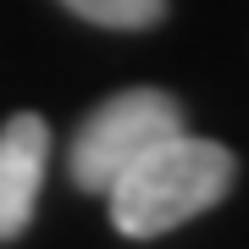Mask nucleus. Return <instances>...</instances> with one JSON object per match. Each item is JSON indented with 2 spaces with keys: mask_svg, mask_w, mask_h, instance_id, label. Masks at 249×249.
Here are the masks:
<instances>
[{
  "mask_svg": "<svg viewBox=\"0 0 249 249\" xmlns=\"http://www.w3.org/2000/svg\"><path fill=\"white\" fill-rule=\"evenodd\" d=\"M232 178H238V160H232L227 144L172 133L166 144H155L139 166H127L106 188L111 227L122 238H160V232L183 227L188 216L222 205Z\"/></svg>",
  "mask_w": 249,
  "mask_h": 249,
  "instance_id": "1",
  "label": "nucleus"
},
{
  "mask_svg": "<svg viewBox=\"0 0 249 249\" xmlns=\"http://www.w3.org/2000/svg\"><path fill=\"white\" fill-rule=\"evenodd\" d=\"M183 133V106L166 89H122L106 106L83 116L78 139H72V183L106 194L127 166H139L155 144Z\"/></svg>",
  "mask_w": 249,
  "mask_h": 249,
  "instance_id": "2",
  "label": "nucleus"
},
{
  "mask_svg": "<svg viewBox=\"0 0 249 249\" xmlns=\"http://www.w3.org/2000/svg\"><path fill=\"white\" fill-rule=\"evenodd\" d=\"M45 160H50V127L45 116L22 111L0 127V244L17 238L34 222L39 183H45Z\"/></svg>",
  "mask_w": 249,
  "mask_h": 249,
  "instance_id": "3",
  "label": "nucleus"
},
{
  "mask_svg": "<svg viewBox=\"0 0 249 249\" xmlns=\"http://www.w3.org/2000/svg\"><path fill=\"white\" fill-rule=\"evenodd\" d=\"M61 6L100 28H155L166 17V0H61Z\"/></svg>",
  "mask_w": 249,
  "mask_h": 249,
  "instance_id": "4",
  "label": "nucleus"
}]
</instances>
